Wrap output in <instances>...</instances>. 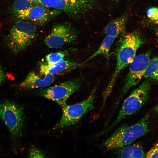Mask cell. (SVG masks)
<instances>
[{
  "mask_svg": "<svg viewBox=\"0 0 158 158\" xmlns=\"http://www.w3.org/2000/svg\"><path fill=\"white\" fill-rule=\"evenodd\" d=\"M121 35L118 44L115 71L103 93V106L111 92L119 74L132 62L137 50L144 43L143 39L138 32L124 33Z\"/></svg>",
  "mask_w": 158,
  "mask_h": 158,
  "instance_id": "cell-1",
  "label": "cell"
},
{
  "mask_svg": "<svg viewBox=\"0 0 158 158\" xmlns=\"http://www.w3.org/2000/svg\"><path fill=\"white\" fill-rule=\"evenodd\" d=\"M0 118L9 132L12 150L14 152L18 151L24 123L23 108L14 101L4 100L0 102Z\"/></svg>",
  "mask_w": 158,
  "mask_h": 158,
  "instance_id": "cell-2",
  "label": "cell"
},
{
  "mask_svg": "<svg viewBox=\"0 0 158 158\" xmlns=\"http://www.w3.org/2000/svg\"><path fill=\"white\" fill-rule=\"evenodd\" d=\"M149 117L147 114L134 124L120 126L102 143L101 146L109 151L131 144L148 132Z\"/></svg>",
  "mask_w": 158,
  "mask_h": 158,
  "instance_id": "cell-3",
  "label": "cell"
},
{
  "mask_svg": "<svg viewBox=\"0 0 158 158\" xmlns=\"http://www.w3.org/2000/svg\"><path fill=\"white\" fill-rule=\"evenodd\" d=\"M151 85L150 81L146 80L133 90L123 101L115 120L102 133H108L123 120L140 109L148 99Z\"/></svg>",
  "mask_w": 158,
  "mask_h": 158,
  "instance_id": "cell-4",
  "label": "cell"
},
{
  "mask_svg": "<svg viewBox=\"0 0 158 158\" xmlns=\"http://www.w3.org/2000/svg\"><path fill=\"white\" fill-rule=\"evenodd\" d=\"M37 30L32 23L18 20L15 23L6 37L5 42L15 54L25 50L35 40Z\"/></svg>",
  "mask_w": 158,
  "mask_h": 158,
  "instance_id": "cell-5",
  "label": "cell"
},
{
  "mask_svg": "<svg viewBox=\"0 0 158 158\" xmlns=\"http://www.w3.org/2000/svg\"><path fill=\"white\" fill-rule=\"evenodd\" d=\"M96 86L89 96L85 99L72 105L62 107L61 117L56 128L71 126L78 123L83 117L89 111L95 109L94 102L96 97Z\"/></svg>",
  "mask_w": 158,
  "mask_h": 158,
  "instance_id": "cell-6",
  "label": "cell"
},
{
  "mask_svg": "<svg viewBox=\"0 0 158 158\" xmlns=\"http://www.w3.org/2000/svg\"><path fill=\"white\" fill-rule=\"evenodd\" d=\"M38 3L75 18L94 10L99 4L98 0H40Z\"/></svg>",
  "mask_w": 158,
  "mask_h": 158,
  "instance_id": "cell-7",
  "label": "cell"
},
{
  "mask_svg": "<svg viewBox=\"0 0 158 158\" xmlns=\"http://www.w3.org/2000/svg\"><path fill=\"white\" fill-rule=\"evenodd\" d=\"M150 61V53L148 52L139 55L130 64L129 70L122 88L113 106L111 114H113L121 100L130 89L137 85L144 76L146 69Z\"/></svg>",
  "mask_w": 158,
  "mask_h": 158,
  "instance_id": "cell-8",
  "label": "cell"
},
{
  "mask_svg": "<svg viewBox=\"0 0 158 158\" xmlns=\"http://www.w3.org/2000/svg\"><path fill=\"white\" fill-rule=\"evenodd\" d=\"M82 84L80 78H74L48 87L40 88L37 94L52 100L62 107L74 93L80 90Z\"/></svg>",
  "mask_w": 158,
  "mask_h": 158,
  "instance_id": "cell-9",
  "label": "cell"
},
{
  "mask_svg": "<svg viewBox=\"0 0 158 158\" xmlns=\"http://www.w3.org/2000/svg\"><path fill=\"white\" fill-rule=\"evenodd\" d=\"M77 31L70 24L59 23L53 26L44 42L49 47L59 48L74 42L77 39Z\"/></svg>",
  "mask_w": 158,
  "mask_h": 158,
  "instance_id": "cell-10",
  "label": "cell"
},
{
  "mask_svg": "<svg viewBox=\"0 0 158 158\" xmlns=\"http://www.w3.org/2000/svg\"><path fill=\"white\" fill-rule=\"evenodd\" d=\"M62 12L39 3L35 4L29 9L12 18L16 20H28L40 25L44 24Z\"/></svg>",
  "mask_w": 158,
  "mask_h": 158,
  "instance_id": "cell-11",
  "label": "cell"
},
{
  "mask_svg": "<svg viewBox=\"0 0 158 158\" xmlns=\"http://www.w3.org/2000/svg\"><path fill=\"white\" fill-rule=\"evenodd\" d=\"M54 75L30 72L25 79L19 85V87L24 90L44 88L51 85L54 81Z\"/></svg>",
  "mask_w": 158,
  "mask_h": 158,
  "instance_id": "cell-12",
  "label": "cell"
},
{
  "mask_svg": "<svg viewBox=\"0 0 158 158\" xmlns=\"http://www.w3.org/2000/svg\"><path fill=\"white\" fill-rule=\"evenodd\" d=\"M78 65L77 62L64 59L51 65L41 63L40 66V73L42 74H50L54 75L66 71L77 66Z\"/></svg>",
  "mask_w": 158,
  "mask_h": 158,
  "instance_id": "cell-13",
  "label": "cell"
},
{
  "mask_svg": "<svg viewBox=\"0 0 158 158\" xmlns=\"http://www.w3.org/2000/svg\"><path fill=\"white\" fill-rule=\"evenodd\" d=\"M128 18L126 13L111 21L104 29L106 35L115 38L123 34Z\"/></svg>",
  "mask_w": 158,
  "mask_h": 158,
  "instance_id": "cell-14",
  "label": "cell"
},
{
  "mask_svg": "<svg viewBox=\"0 0 158 158\" xmlns=\"http://www.w3.org/2000/svg\"><path fill=\"white\" fill-rule=\"evenodd\" d=\"M129 144L114 149V155L117 157L142 158L145 156L142 147L139 145Z\"/></svg>",
  "mask_w": 158,
  "mask_h": 158,
  "instance_id": "cell-15",
  "label": "cell"
},
{
  "mask_svg": "<svg viewBox=\"0 0 158 158\" xmlns=\"http://www.w3.org/2000/svg\"><path fill=\"white\" fill-rule=\"evenodd\" d=\"M114 38L111 37L107 36L104 38L97 50L85 62L89 61L99 55H102L108 59L111 48L114 41Z\"/></svg>",
  "mask_w": 158,
  "mask_h": 158,
  "instance_id": "cell-16",
  "label": "cell"
},
{
  "mask_svg": "<svg viewBox=\"0 0 158 158\" xmlns=\"http://www.w3.org/2000/svg\"><path fill=\"white\" fill-rule=\"evenodd\" d=\"M35 4L30 0H16L10 9V14L13 18L18 13L32 7Z\"/></svg>",
  "mask_w": 158,
  "mask_h": 158,
  "instance_id": "cell-17",
  "label": "cell"
},
{
  "mask_svg": "<svg viewBox=\"0 0 158 158\" xmlns=\"http://www.w3.org/2000/svg\"><path fill=\"white\" fill-rule=\"evenodd\" d=\"M144 77L158 83V57H154L149 64Z\"/></svg>",
  "mask_w": 158,
  "mask_h": 158,
  "instance_id": "cell-18",
  "label": "cell"
},
{
  "mask_svg": "<svg viewBox=\"0 0 158 158\" xmlns=\"http://www.w3.org/2000/svg\"><path fill=\"white\" fill-rule=\"evenodd\" d=\"M66 54L63 52H52L46 56L47 63L51 65L58 63L64 59Z\"/></svg>",
  "mask_w": 158,
  "mask_h": 158,
  "instance_id": "cell-19",
  "label": "cell"
},
{
  "mask_svg": "<svg viewBox=\"0 0 158 158\" xmlns=\"http://www.w3.org/2000/svg\"><path fill=\"white\" fill-rule=\"evenodd\" d=\"M29 158H44L46 157L45 154L40 149L35 148L31 150L28 154Z\"/></svg>",
  "mask_w": 158,
  "mask_h": 158,
  "instance_id": "cell-20",
  "label": "cell"
},
{
  "mask_svg": "<svg viewBox=\"0 0 158 158\" xmlns=\"http://www.w3.org/2000/svg\"><path fill=\"white\" fill-rule=\"evenodd\" d=\"M146 158H158V142L145 154Z\"/></svg>",
  "mask_w": 158,
  "mask_h": 158,
  "instance_id": "cell-21",
  "label": "cell"
},
{
  "mask_svg": "<svg viewBox=\"0 0 158 158\" xmlns=\"http://www.w3.org/2000/svg\"><path fill=\"white\" fill-rule=\"evenodd\" d=\"M6 76L5 72L0 64V87L6 81Z\"/></svg>",
  "mask_w": 158,
  "mask_h": 158,
  "instance_id": "cell-22",
  "label": "cell"
},
{
  "mask_svg": "<svg viewBox=\"0 0 158 158\" xmlns=\"http://www.w3.org/2000/svg\"><path fill=\"white\" fill-rule=\"evenodd\" d=\"M154 30L155 35L158 38V27L155 28Z\"/></svg>",
  "mask_w": 158,
  "mask_h": 158,
  "instance_id": "cell-23",
  "label": "cell"
},
{
  "mask_svg": "<svg viewBox=\"0 0 158 158\" xmlns=\"http://www.w3.org/2000/svg\"><path fill=\"white\" fill-rule=\"evenodd\" d=\"M155 111L158 113V104L155 108Z\"/></svg>",
  "mask_w": 158,
  "mask_h": 158,
  "instance_id": "cell-24",
  "label": "cell"
},
{
  "mask_svg": "<svg viewBox=\"0 0 158 158\" xmlns=\"http://www.w3.org/2000/svg\"><path fill=\"white\" fill-rule=\"evenodd\" d=\"M154 23L158 25V18L157 20L154 22Z\"/></svg>",
  "mask_w": 158,
  "mask_h": 158,
  "instance_id": "cell-25",
  "label": "cell"
},
{
  "mask_svg": "<svg viewBox=\"0 0 158 158\" xmlns=\"http://www.w3.org/2000/svg\"><path fill=\"white\" fill-rule=\"evenodd\" d=\"M113 1H119V0H112Z\"/></svg>",
  "mask_w": 158,
  "mask_h": 158,
  "instance_id": "cell-26",
  "label": "cell"
}]
</instances>
